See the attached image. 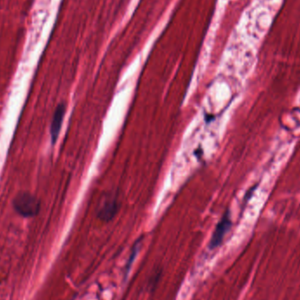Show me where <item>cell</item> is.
<instances>
[{
    "mask_svg": "<svg viewBox=\"0 0 300 300\" xmlns=\"http://www.w3.org/2000/svg\"><path fill=\"white\" fill-rule=\"evenodd\" d=\"M14 207L21 216L30 218L39 213L40 201L29 192H20L14 199Z\"/></svg>",
    "mask_w": 300,
    "mask_h": 300,
    "instance_id": "cell-1",
    "label": "cell"
},
{
    "mask_svg": "<svg viewBox=\"0 0 300 300\" xmlns=\"http://www.w3.org/2000/svg\"><path fill=\"white\" fill-rule=\"evenodd\" d=\"M231 227H232V220H231L230 212L227 210L222 215L214 229V233L209 242V247L211 249L220 247L226 234L228 233V231L230 230Z\"/></svg>",
    "mask_w": 300,
    "mask_h": 300,
    "instance_id": "cell-2",
    "label": "cell"
},
{
    "mask_svg": "<svg viewBox=\"0 0 300 300\" xmlns=\"http://www.w3.org/2000/svg\"><path fill=\"white\" fill-rule=\"evenodd\" d=\"M65 113H66L65 105L64 103L58 105L56 108L55 113H54L53 119H52V122L50 126V135H51L52 144L56 143L58 137H59Z\"/></svg>",
    "mask_w": 300,
    "mask_h": 300,
    "instance_id": "cell-3",
    "label": "cell"
},
{
    "mask_svg": "<svg viewBox=\"0 0 300 300\" xmlns=\"http://www.w3.org/2000/svg\"><path fill=\"white\" fill-rule=\"evenodd\" d=\"M117 208H118V205H117L116 199H109L108 198V200H107L102 205V207H100V210L98 211V216H99L101 220L109 221L116 214Z\"/></svg>",
    "mask_w": 300,
    "mask_h": 300,
    "instance_id": "cell-4",
    "label": "cell"
},
{
    "mask_svg": "<svg viewBox=\"0 0 300 300\" xmlns=\"http://www.w3.org/2000/svg\"><path fill=\"white\" fill-rule=\"evenodd\" d=\"M257 185H256V186L253 187V188H251V189H250V190H248V191H247V195H246V197H245V199H246V200L249 199L250 197H251V196H252V194H253L254 190H256V189H257Z\"/></svg>",
    "mask_w": 300,
    "mask_h": 300,
    "instance_id": "cell-5",
    "label": "cell"
}]
</instances>
